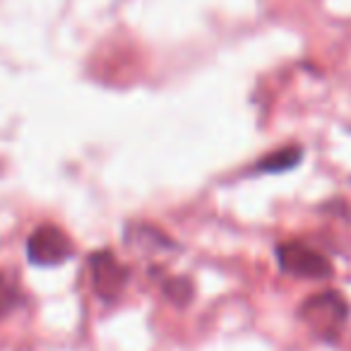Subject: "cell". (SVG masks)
I'll list each match as a JSON object with an SVG mask.
<instances>
[{
	"label": "cell",
	"mask_w": 351,
	"mask_h": 351,
	"mask_svg": "<svg viewBox=\"0 0 351 351\" xmlns=\"http://www.w3.org/2000/svg\"><path fill=\"white\" fill-rule=\"evenodd\" d=\"M298 317L313 332L315 339L335 344V341H339L344 327L349 325L351 303L337 289H325V291L308 296L298 306Z\"/></svg>",
	"instance_id": "cell-1"
},
{
	"label": "cell",
	"mask_w": 351,
	"mask_h": 351,
	"mask_svg": "<svg viewBox=\"0 0 351 351\" xmlns=\"http://www.w3.org/2000/svg\"><path fill=\"white\" fill-rule=\"evenodd\" d=\"M279 269L289 277L308 279V282H325L335 274V265L322 250L313 248L303 241H282L274 248Z\"/></svg>",
	"instance_id": "cell-2"
},
{
	"label": "cell",
	"mask_w": 351,
	"mask_h": 351,
	"mask_svg": "<svg viewBox=\"0 0 351 351\" xmlns=\"http://www.w3.org/2000/svg\"><path fill=\"white\" fill-rule=\"evenodd\" d=\"M75 245L60 226L41 224L27 241V258L36 267H56L73 258Z\"/></svg>",
	"instance_id": "cell-3"
},
{
	"label": "cell",
	"mask_w": 351,
	"mask_h": 351,
	"mask_svg": "<svg viewBox=\"0 0 351 351\" xmlns=\"http://www.w3.org/2000/svg\"><path fill=\"white\" fill-rule=\"evenodd\" d=\"M89 272H92V289L101 301L111 303L125 291L128 287V267L111 253L99 250L89 255Z\"/></svg>",
	"instance_id": "cell-4"
},
{
	"label": "cell",
	"mask_w": 351,
	"mask_h": 351,
	"mask_svg": "<svg viewBox=\"0 0 351 351\" xmlns=\"http://www.w3.org/2000/svg\"><path fill=\"white\" fill-rule=\"evenodd\" d=\"M303 161V147L301 145H287L279 149L265 154L253 164V173H287L293 171Z\"/></svg>",
	"instance_id": "cell-5"
},
{
	"label": "cell",
	"mask_w": 351,
	"mask_h": 351,
	"mask_svg": "<svg viewBox=\"0 0 351 351\" xmlns=\"http://www.w3.org/2000/svg\"><path fill=\"white\" fill-rule=\"evenodd\" d=\"M22 301V293L17 282L10 277V274H3L0 272V320L5 315H10Z\"/></svg>",
	"instance_id": "cell-6"
},
{
	"label": "cell",
	"mask_w": 351,
	"mask_h": 351,
	"mask_svg": "<svg viewBox=\"0 0 351 351\" xmlns=\"http://www.w3.org/2000/svg\"><path fill=\"white\" fill-rule=\"evenodd\" d=\"M164 293L169 296V301H173L176 306H186L193 298V282L186 277H173L164 284Z\"/></svg>",
	"instance_id": "cell-7"
}]
</instances>
